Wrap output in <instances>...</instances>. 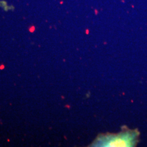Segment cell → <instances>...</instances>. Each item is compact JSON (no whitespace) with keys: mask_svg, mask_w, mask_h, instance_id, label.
I'll return each mask as SVG.
<instances>
[{"mask_svg":"<svg viewBox=\"0 0 147 147\" xmlns=\"http://www.w3.org/2000/svg\"><path fill=\"white\" fill-rule=\"evenodd\" d=\"M138 134L136 132L127 131L117 135H108L102 136L93 144L94 146L117 147L133 146L136 144Z\"/></svg>","mask_w":147,"mask_h":147,"instance_id":"cell-1","label":"cell"}]
</instances>
